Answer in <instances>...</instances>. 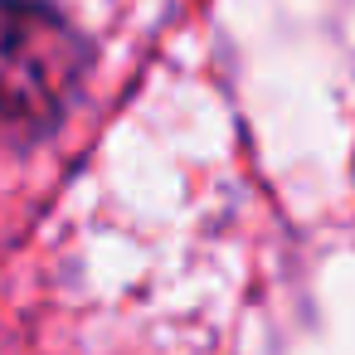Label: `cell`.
<instances>
[{"mask_svg":"<svg viewBox=\"0 0 355 355\" xmlns=\"http://www.w3.org/2000/svg\"><path fill=\"white\" fill-rule=\"evenodd\" d=\"M83 78L73 25L35 0H0V141L54 127Z\"/></svg>","mask_w":355,"mask_h":355,"instance_id":"obj_1","label":"cell"}]
</instances>
